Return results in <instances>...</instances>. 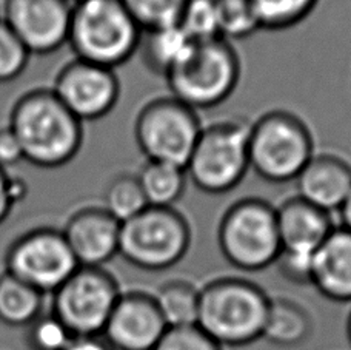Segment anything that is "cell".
Masks as SVG:
<instances>
[{
  "label": "cell",
  "mask_w": 351,
  "mask_h": 350,
  "mask_svg": "<svg viewBox=\"0 0 351 350\" xmlns=\"http://www.w3.org/2000/svg\"><path fill=\"white\" fill-rule=\"evenodd\" d=\"M8 127L23 150V159L40 168H59L76 158L84 142L82 122L51 89H36L17 99Z\"/></svg>",
  "instance_id": "6da1fadb"
},
{
  "label": "cell",
  "mask_w": 351,
  "mask_h": 350,
  "mask_svg": "<svg viewBox=\"0 0 351 350\" xmlns=\"http://www.w3.org/2000/svg\"><path fill=\"white\" fill-rule=\"evenodd\" d=\"M269 305L253 281L223 277L200 287L197 326L222 347H243L262 340Z\"/></svg>",
  "instance_id": "7a4b0ae2"
},
{
  "label": "cell",
  "mask_w": 351,
  "mask_h": 350,
  "mask_svg": "<svg viewBox=\"0 0 351 350\" xmlns=\"http://www.w3.org/2000/svg\"><path fill=\"white\" fill-rule=\"evenodd\" d=\"M142 33L121 0H80L73 3L66 43L76 59L116 70L137 53Z\"/></svg>",
  "instance_id": "3957f363"
},
{
  "label": "cell",
  "mask_w": 351,
  "mask_h": 350,
  "mask_svg": "<svg viewBox=\"0 0 351 350\" xmlns=\"http://www.w3.org/2000/svg\"><path fill=\"white\" fill-rule=\"evenodd\" d=\"M241 59L231 42H194L173 70L167 84L173 97L193 110H210L233 95L241 79Z\"/></svg>",
  "instance_id": "277c9868"
},
{
  "label": "cell",
  "mask_w": 351,
  "mask_h": 350,
  "mask_svg": "<svg viewBox=\"0 0 351 350\" xmlns=\"http://www.w3.org/2000/svg\"><path fill=\"white\" fill-rule=\"evenodd\" d=\"M315 154L310 128L290 111L271 110L250 124V170L268 183H291Z\"/></svg>",
  "instance_id": "5b68a950"
},
{
  "label": "cell",
  "mask_w": 351,
  "mask_h": 350,
  "mask_svg": "<svg viewBox=\"0 0 351 350\" xmlns=\"http://www.w3.org/2000/svg\"><path fill=\"white\" fill-rule=\"evenodd\" d=\"M217 244L228 264L242 272L274 266L280 253L276 207L261 198L233 202L219 221Z\"/></svg>",
  "instance_id": "8992f818"
},
{
  "label": "cell",
  "mask_w": 351,
  "mask_h": 350,
  "mask_svg": "<svg viewBox=\"0 0 351 350\" xmlns=\"http://www.w3.org/2000/svg\"><path fill=\"white\" fill-rule=\"evenodd\" d=\"M250 122L228 119L206 125L186 161V178L200 191L223 195L242 183L250 170Z\"/></svg>",
  "instance_id": "52a82bcc"
},
{
  "label": "cell",
  "mask_w": 351,
  "mask_h": 350,
  "mask_svg": "<svg viewBox=\"0 0 351 350\" xmlns=\"http://www.w3.org/2000/svg\"><path fill=\"white\" fill-rule=\"evenodd\" d=\"M190 246V224L174 207L148 205L121 224L119 255L141 270H168L185 258Z\"/></svg>",
  "instance_id": "ba28073f"
},
{
  "label": "cell",
  "mask_w": 351,
  "mask_h": 350,
  "mask_svg": "<svg viewBox=\"0 0 351 350\" xmlns=\"http://www.w3.org/2000/svg\"><path fill=\"white\" fill-rule=\"evenodd\" d=\"M202 128L197 111L173 96L152 99L139 110L134 121L137 147L147 161L184 168Z\"/></svg>",
  "instance_id": "9c48e42d"
},
{
  "label": "cell",
  "mask_w": 351,
  "mask_h": 350,
  "mask_svg": "<svg viewBox=\"0 0 351 350\" xmlns=\"http://www.w3.org/2000/svg\"><path fill=\"white\" fill-rule=\"evenodd\" d=\"M121 293L104 267H79L51 295V312L74 338L102 336Z\"/></svg>",
  "instance_id": "30bf717a"
},
{
  "label": "cell",
  "mask_w": 351,
  "mask_h": 350,
  "mask_svg": "<svg viewBox=\"0 0 351 350\" xmlns=\"http://www.w3.org/2000/svg\"><path fill=\"white\" fill-rule=\"evenodd\" d=\"M79 267L62 230L51 227L19 236L5 255V272L42 295H53Z\"/></svg>",
  "instance_id": "8fae6325"
},
{
  "label": "cell",
  "mask_w": 351,
  "mask_h": 350,
  "mask_svg": "<svg viewBox=\"0 0 351 350\" xmlns=\"http://www.w3.org/2000/svg\"><path fill=\"white\" fill-rule=\"evenodd\" d=\"M280 253L276 264L287 281L310 284L313 256L336 226L331 215L299 196L276 207Z\"/></svg>",
  "instance_id": "7c38bea8"
},
{
  "label": "cell",
  "mask_w": 351,
  "mask_h": 350,
  "mask_svg": "<svg viewBox=\"0 0 351 350\" xmlns=\"http://www.w3.org/2000/svg\"><path fill=\"white\" fill-rule=\"evenodd\" d=\"M51 90L82 124L105 117L121 96L114 70L80 59L60 68Z\"/></svg>",
  "instance_id": "4fadbf2b"
},
{
  "label": "cell",
  "mask_w": 351,
  "mask_h": 350,
  "mask_svg": "<svg viewBox=\"0 0 351 350\" xmlns=\"http://www.w3.org/2000/svg\"><path fill=\"white\" fill-rule=\"evenodd\" d=\"M70 0H3L2 17L29 54L45 56L68 42Z\"/></svg>",
  "instance_id": "5bb4252c"
},
{
  "label": "cell",
  "mask_w": 351,
  "mask_h": 350,
  "mask_svg": "<svg viewBox=\"0 0 351 350\" xmlns=\"http://www.w3.org/2000/svg\"><path fill=\"white\" fill-rule=\"evenodd\" d=\"M167 329L154 295L131 290L121 293L102 336L112 350H153Z\"/></svg>",
  "instance_id": "9a60e30c"
},
{
  "label": "cell",
  "mask_w": 351,
  "mask_h": 350,
  "mask_svg": "<svg viewBox=\"0 0 351 350\" xmlns=\"http://www.w3.org/2000/svg\"><path fill=\"white\" fill-rule=\"evenodd\" d=\"M60 230L80 267H104L119 255L121 222L102 205L76 210Z\"/></svg>",
  "instance_id": "2e32d148"
},
{
  "label": "cell",
  "mask_w": 351,
  "mask_h": 350,
  "mask_svg": "<svg viewBox=\"0 0 351 350\" xmlns=\"http://www.w3.org/2000/svg\"><path fill=\"white\" fill-rule=\"evenodd\" d=\"M294 183L296 196L331 215L351 193V165L337 154H315Z\"/></svg>",
  "instance_id": "e0dca14e"
},
{
  "label": "cell",
  "mask_w": 351,
  "mask_h": 350,
  "mask_svg": "<svg viewBox=\"0 0 351 350\" xmlns=\"http://www.w3.org/2000/svg\"><path fill=\"white\" fill-rule=\"evenodd\" d=\"M310 284L333 303H351V232L336 226L313 256Z\"/></svg>",
  "instance_id": "ac0fdd59"
},
{
  "label": "cell",
  "mask_w": 351,
  "mask_h": 350,
  "mask_svg": "<svg viewBox=\"0 0 351 350\" xmlns=\"http://www.w3.org/2000/svg\"><path fill=\"white\" fill-rule=\"evenodd\" d=\"M313 320L302 304L290 298H269L262 340L274 346L294 347L310 338Z\"/></svg>",
  "instance_id": "d6986e66"
},
{
  "label": "cell",
  "mask_w": 351,
  "mask_h": 350,
  "mask_svg": "<svg viewBox=\"0 0 351 350\" xmlns=\"http://www.w3.org/2000/svg\"><path fill=\"white\" fill-rule=\"evenodd\" d=\"M193 43L179 25H173L167 28L143 31L137 51L141 53L148 70L165 78L185 58Z\"/></svg>",
  "instance_id": "ffe728a7"
},
{
  "label": "cell",
  "mask_w": 351,
  "mask_h": 350,
  "mask_svg": "<svg viewBox=\"0 0 351 350\" xmlns=\"http://www.w3.org/2000/svg\"><path fill=\"white\" fill-rule=\"evenodd\" d=\"M136 176L152 207H174L188 180L184 167L158 161H147Z\"/></svg>",
  "instance_id": "44dd1931"
},
{
  "label": "cell",
  "mask_w": 351,
  "mask_h": 350,
  "mask_svg": "<svg viewBox=\"0 0 351 350\" xmlns=\"http://www.w3.org/2000/svg\"><path fill=\"white\" fill-rule=\"evenodd\" d=\"M43 296L33 287L3 272L0 275V323L27 327L43 312Z\"/></svg>",
  "instance_id": "7402d4cb"
},
{
  "label": "cell",
  "mask_w": 351,
  "mask_h": 350,
  "mask_svg": "<svg viewBox=\"0 0 351 350\" xmlns=\"http://www.w3.org/2000/svg\"><path fill=\"white\" fill-rule=\"evenodd\" d=\"M199 295L200 287L178 278L162 284L154 299L168 327H184L197 323Z\"/></svg>",
  "instance_id": "603a6c76"
},
{
  "label": "cell",
  "mask_w": 351,
  "mask_h": 350,
  "mask_svg": "<svg viewBox=\"0 0 351 350\" xmlns=\"http://www.w3.org/2000/svg\"><path fill=\"white\" fill-rule=\"evenodd\" d=\"M102 207L121 224L139 215L148 207L145 195L136 174H119L106 185Z\"/></svg>",
  "instance_id": "cb8c5ba5"
},
{
  "label": "cell",
  "mask_w": 351,
  "mask_h": 350,
  "mask_svg": "<svg viewBox=\"0 0 351 350\" xmlns=\"http://www.w3.org/2000/svg\"><path fill=\"white\" fill-rule=\"evenodd\" d=\"M261 30L282 31L299 25L316 8L319 0H250Z\"/></svg>",
  "instance_id": "d4e9b609"
},
{
  "label": "cell",
  "mask_w": 351,
  "mask_h": 350,
  "mask_svg": "<svg viewBox=\"0 0 351 350\" xmlns=\"http://www.w3.org/2000/svg\"><path fill=\"white\" fill-rule=\"evenodd\" d=\"M219 36L225 40H241L261 31L250 0H215Z\"/></svg>",
  "instance_id": "484cf974"
},
{
  "label": "cell",
  "mask_w": 351,
  "mask_h": 350,
  "mask_svg": "<svg viewBox=\"0 0 351 350\" xmlns=\"http://www.w3.org/2000/svg\"><path fill=\"white\" fill-rule=\"evenodd\" d=\"M142 31L179 23L186 0H121Z\"/></svg>",
  "instance_id": "4316f807"
},
{
  "label": "cell",
  "mask_w": 351,
  "mask_h": 350,
  "mask_svg": "<svg viewBox=\"0 0 351 350\" xmlns=\"http://www.w3.org/2000/svg\"><path fill=\"white\" fill-rule=\"evenodd\" d=\"M178 25L193 42H205L221 37L215 0H186Z\"/></svg>",
  "instance_id": "83f0119b"
},
{
  "label": "cell",
  "mask_w": 351,
  "mask_h": 350,
  "mask_svg": "<svg viewBox=\"0 0 351 350\" xmlns=\"http://www.w3.org/2000/svg\"><path fill=\"white\" fill-rule=\"evenodd\" d=\"M27 329V346L29 350H65L74 340L51 310L42 312Z\"/></svg>",
  "instance_id": "f1b7e54d"
},
{
  "label": "cell",
  "mask_w": 351,
  "mask_h": 350,
  "mask_svg": "<svg viewBox=\"0 0 351 350\" xmlns=\"http://www.w3.org/2000/svg\"><path fill=\"white\" fill-rule=\"evenodd\" d=\"M29 51L19 37L0 21V84H8L25 71Z\"/></svg>",
  "instance_id": "f546056e"
},
{
  "label": "cell",
  "mask_w": 351,
  "mask_h": 350,
  "mask_svg": "<svg viewBox=\"0 0 351 350\" xmlns=\"http://www.w3.org/2000/svg\"><path fill=\"white\" fill-rule=\"evenodd\" d=\"M153 350H223L197 324L168 327Z\"/></svg>",
  "instance_id": "4dcf8cb0"
},
{
  "label": "cell",
  "mask_w": 351,
  "mask_h": 350,
  "mask_svg": "<svg viewBox=\"0 0 351 350\" xmlns=\"http://www.w3.org/2000/svg\"><path fill=\"white\" fill-rule=\"evenodd\" d=\"M23 159V150L17 136L8 125L0 128V167L8 170Z\"/></svg>",
  "instance_id": "1f68e13d"
},
{
  "label": "cell",
  "mask_w": 351,
  "mask_h": 350,
  "mask_svg": "<svg viewBox=\"0 0 351 350\" xmlns=\"http://www.w3.org/2000/svg\"><path fill=\"white\" fill-rule=\"evenodd\" d=\"M14 205L16 201L12 198V176L0 167V224L8 218Z\"/></svg>",
  "instance_id": "d6a6232c"
},
{
  "label": "cell",
  "mask_w": 351,
  "mask_h": 350,
  "mask_svg": "<svg viewBox=\"0 0 351 350\" xmlns=\"http://www.w3.org/2000/svg\"><path fill=\"white\" fill-rule=\"evenodd\" d=\"M65 350H112L111 346L104 340V336H85V338H74Z\"/></svg>",
  "instance_id": "836d02e7"
},
{
  "label": "cell",
  "mask_w": 351,
  "mask_h": 350,
  "mask_svg": "<svg viewBox=\"0 0 351 350\" xmlns=\"http://www.w3.org/2000/svg\"><path fill=\"white\" fill-rule=\"evenodd\" d=\"M337 213L341 215V227L347 229L348 232H351V193H350L347 201L343 202V205L339 209Z\"/></svg>",
  "instance_id": "e575fe53"
},
{
  "label": "cell",
  "mask_w": 351,
  "mask_h": 350,
  "mask_svg": "<svg viewBox=\"0 0 351 350\" xmlns=\"http://www.w3.org/2000/svg\"><path fill=\"white\" fill-rule=\"evenodd\" d=\"M346 334H347V340H348L350 346H351V310H350V314H348V316H347V323H346Z\"/></svg>",
  "instance_id": "d590c367"
},
{
  "label": "cell",
  "mask_w": 351,
  "mask_h": 350,
  "mask_svg": "<svg viewBox=\"0 0 351 350\" xmlns=\"http://www.w3.org/2000/svg\"><path fill=\"white\" fill-rule=\"evenodd\" d=\"M71 3H76V2H80V0H70Z\"/></svg>",
  "instance_id": "8d00e7d4"
}]
</instances>
